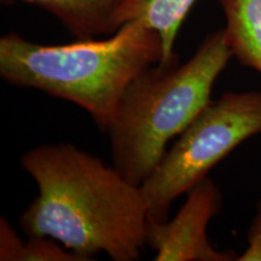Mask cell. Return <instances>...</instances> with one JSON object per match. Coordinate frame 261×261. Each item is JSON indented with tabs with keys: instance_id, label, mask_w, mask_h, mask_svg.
Listing matches in <instances>:
<instances>
[{
	"instance_id": "6da1fadb",
	"label": "cell",
	"mask_w": 261,
	"mask_h": 261,
	"mask_svg": "<svg viewBox=\"0 0 261 261\" xmlns=\"http://www.w3.org/2000/svg\"><path fill=\"white\" fill-rule=\"evenodd\" d=\"M39 195L19 218L27 236H45L91 261H137L146 246L148 208L140 187L114 166L69 143L45 144L21 156Z\"/></svg>"
},
{
	"instance_id": "7a4b0ae2",
	"label": "cell",
	"mask_w": 261,
	"mask_h": 261,
	"mask_svg": "<svg viewBox=\"0 0 261 261\" xmlns=\"http://www.w3.org/2000/svg\"><path fill=\"white\" fill-rule=\"evenodd\" d=\"M162 39L142 22H127L109 38L44 45L17 33L0 38V76L76 104L106 132L130 81L163 61Z\"/></svg>"
},
{
	"instance_id": "3957f363",
	"label": "cell",
	"mask_w": 261,
	"mask_h": 261,
	"mask_svg": "<svg viewBox=\"0 0 261 261\" xmlns=\"http://www.w3.org/2000/svg\"><path fill=\"white\" fill-rule=\"evenodd\" d=\"M232 52L224 29L207 35L190 60L145 68L130 81L106 132L113 166L135 185L144 182L178 137L211 103L215 80Z\"/></svg>"
},
{
	"instance_id": "277c9868",
	"label": "cell",
	"mask_w": 261,
	"mask_h": 261,
	"mask_svg": "<svg viewBox=\"0 0 261 261\" xmlns=\"http://www.w3.org/2000/svg\"><path fill=\"white\" fill-rule=\"evenodd\" d=\"M259 133L261 91L228 92L211 100L140 185L148 219L167 220L179 196L188 194L232 150Z\"/></svg>"
},
{
	"instance_id": "5b68a950",
	"label": "cell",
	"mask_w": 261,
	"mask_h": 261,
	"mask_svg": "<svg viewBox=\"0 0 261 261\" xmlns=\"http://www.w3.org/2000/svg\"><path fill=\"white\" fill-rule=\"evenodd\" d=\"M172 220L148 219L146 246L156 261H231L233 253L215 249L210 242L207 227L221 208V192L210 178L195 185Z\"/></svg>"
},
{
	"instance_id": "8992f818",
	"label": "cell",
	"mask_w": 261,
	"mask_h": 261,
	"mask_svg": "<svg viewBox=\"0 0 261 261\" xmlns=\"http://www.w3.org/2000/svg\"><path fill=\"white\" fill-rule=\"evenodd\" d=\"M4 4L21 2L38 6L56 17L79 40L113 35L120 0H2Z\"/></svg>"
},
{
	"instance_id": "52a82bcc",
	"label": "cell",
	"mask_w": 261,
	"mask_h": 261,
	"mask_svg": "<svg viewBox=\"0 0 261 261\" xmlns=\"http://www.w3.org/2000/svg\"><path fill=\"white\" fill-rule=\"evenodd\" d=\"M197 0H120L116 21L119 27L138 21L154 29L162 39L165 58L175 56L174 42L182 22Z\"/></svg>"
},
{
	"instance_id": "ba28073f",
	"label": "cell",
	"mask_w": 261,
	"mask_h": 261,
	"mask_svg": "<svg viewBox=\"0 0 261 261\" xmlns=\"http://www.w3.org/2000/svg\"><path fill=\"white\" fill-rule=\"evenodd\" d=\"M226 27L225 37L232 56L261 74V0H218Z\"/></svg>"
},
{
	"instance_id": "9c48e42d",
	"label": "cell",
	"mask_w": 261,
	"mask_h": 261,
	"mask_svg": "<svg viewBox=\"0 0 261 261\" xmlns=\"http://www.w3.org/2000/svg\"><path fill=\"white\" fill-rule=\"evenodd\" d=\"M2 261H85L83 257L51 237L28 236L24 241L10 231L0 246Z\"/></svg>"
},
{
	"instance_id": "30bf717a",
	"label": "cell",
	"mask_w": 261,
	"mask_h": 261,
	"mask_svg": "<svg viewBox=\"0 0 261 261\" xmlns=\"http://www.w3.org/2000/svg\"><path fill=\"white\" fill-rule=\"evenodd\" d=\"M238 261H261V205L248 232V247Z\"/></svg>"
}]
</instances>
